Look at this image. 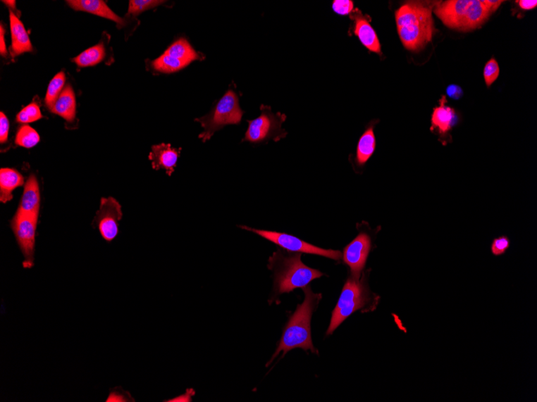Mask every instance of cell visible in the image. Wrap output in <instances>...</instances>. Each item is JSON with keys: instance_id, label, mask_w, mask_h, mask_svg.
Segmentation results:
<instances>
[{"instance_id": "d6986e66", "label": "cell", "mask_w": 537, "mask_h": 402, "mask_svg": "<svg viewBox=\"0 0 537 402\" xmlns=\"http://www.w3.org/2000/svg\"><path fill=\"white\" fill-rule=\"evenodd\" d=\"M25 184L24 177L14 169L2 168L0 170V201L7 203L13 199V191Z\"/></svg>"}, {"instance_id": "9a60e30c", "label": "cell", "mask_w": 537, "mask_h": 402, "mask_svg": "<svg viewBox=\"0 0 537 402\" xmlns=\"http://www.w3.org/2000/svg\"><path fill=\"white\" fill-rule=\"evenodd\" d=\"M71 8L75 11H85L95 15L102 17L116 23L119 27L127 25V21L119 17L108 7L105 1L102 0H70L66 1Z\"/></svg>"}, {"instance_id": "d6a6232c", "label": "cell", "mask_w": 537, "mask_h": 402, "mask_svg": "<svg viewBox=\"0 0 537 402\" xmlns=\"http://www.w3.org/2000/svg\"><path fill=\"white\" fill-rule=\"evenodd\" d=\"M4 35L5 30L3 25H1V26H0V42H0V54H1L3 56H6L8 54L7 47H6Z\"/></svg>"}, {"instance_id": "cb8c5ba5", "label": "cell", "mask_w": 537, "mask_h": 402, "mask_svg": "<svg viewBox=\"0 0 537 402\" xmlns=\"http://www.w3.org/2000/svg\"><path fill=\"white\" fill-rule=\"evenodd\" d=\"M39 140L41 139L37 132L30 125H24L17 132L15 142L17 146L31 149L37 146Z\"/></svg>"}, {"instance_id": "52a82bcc", "label": "cell", "mask_w": 537, "mask_h": 402, "mask_svg": "<svg viewBox=\"0 0 537 402\" xmlns=\"http://www.w3.org/2000/svg\"><path fill=\"white\" fill-rule=\"evenodd\" d=\"M261 115L258 118L247 120L249 127L242 142H249L259 144L272 139L279 142L288 136V132L283 129V124L287 116L281 113H274L271 107L261 105Z\"/></svg>"}, {"instance_id": "7a4b0ae2", "label": "cell", "mask_w": 537, "mask_h": 402, "mask_svg": "<svg viewBox=\"0 0 537 402\" xmlns=\"http://www.w3.org/2000/svg\"><path fill=\"white\" fill-rule=\"evenodd\" d=\"M504 1L449 0L437 2L434 13L452 30L470 32L481 27Z\"/></svg>"}, {"instance_id": "5b68a950", "label": "cell", "mask_w": 537, "mask_h": 402, "mask_svg": "<svg viewBox=\"0 0 537 402\" xmlns=\"http://www.w3.org/2000/svg\"><path fill=\"white\" fill-rule=\"evenodd\" d=\"M244 111L239 105V96L232 89H228L221 99L216 103L208 114L195 122L201 124L204 131L199 135V139L204 143L207 142L216 132L226 125H239L242 122Z\"/></svg>"}, {"instance_id": "3957f363", "label": "cell", "mask_w": 537, "mask_h": 402, "mask_svg": "<svg viewBox=\"0 0 537 402\" xmlns=\"http://www.w3.org/2000/svg\"><path fill=\"white\" fill-rule=\"evenodd\" d=\"M302 289L305 293V300L300 304L292 317L290 318L276 352L266 366L270 365L281 352L282 358L290 350L298 348L304 349L305 351L311 350L312 353H317L311 340V320L319 301H321L322 295L314 293L309 286Z\"/></svg>"}, {"instance_id": "83f0119b", "label": "cell", "mask_w": 537, "mask_h": 402, "mask_svg": "<svg viewBox=\"0 0 537 402\" xmlns=\"http://www.w3.org/2000/svg\"><path fill=\"white\" fill-rule=\"evenodd\" d=\"M354 8V4L350 0H335L333 9L336 14L340 15H350Z\"/></svg>"}, {"instance_id": "836d02e7", "label": "cell", "mask_w": 537, "mask_h": 402, "mask_svg": "<svg viewBox=\"0 0 537 402\" xmlns=\"http://www.w3.org/2000/svg\"><path fill=\"white\" fill-rule=\"evenodd\" d=\"M6 5L9 6L10 10L16 9V1H3Z\"/></svg>"}, {"instance_id": "30bf717a", "label": "cell", "mask_w": 537, "mask_h": 402, "mask_svg": "<svg viewBox=\"0 0 537 402\" xmlns=\"http://www.w3.org/2000/svg\"><path fill=\"white\" fill-rule=\"evenodd\" d=\"M239 227L260 235L261 237L271 241V242L279 246L280 248L290 252H295V253L321 256L336 261L340 260L342 256L340 251L319 249L318 246L304 242V241L288 234L257 230L247 226H240Z\"/></svg>"}, {"instance_id": "2e32d148", "label": "cell", "mask_w": 537, "mask_h": 402, "mask_svg": "<svg viewBox=\"0 0 537 402\" xmlns=\"http://www.w3.org/2000/svg\"><path fill=\"white\" fill-rule=\"evenodd\" d=\"M10 27L11 33V51L13 56L32 51V45L24 25L13 11L10 10Z\"/></svg>"}, {"instance_id": "603a6c76", "label": "cell", "mask_w": 537, "mask_h": 402, "mask_svg": "<svg viewBox=\"0 0 537 402\" xmlns=\"http://www.w3.org/2000/svg\"><path fill=\"white\" fill-rule=\"evenodd\" d=\"M66 80L65 73L61 72L57 73L53 80H51L44 99L45 105H47L49 110L53 108L57 99H59L63 88H64Z\"/></svg>"}, {"instance_id": "9c48e42d", "label": "cell", "mask_w": 537, "mask_h": 402, "mask_svg": "<svg viewBox=\"0 0 537 402\" xmlns=\"http://www.w3.org/2000/svg\"><path fill=\"white\" fill-rule=\"evenodd\" d=\"M38 218L39 214L25 215L16 212L11 221V228L25 258L23 262L25 268H31L34 265Z\"/></svg>"}, {"instance_id": "e0dca14e", "label": "cell", "mask_w": 537, "mask_h": 402, "mask_svg": "<svg viewBox=\"0 0 537 402\" xmlns=\"http://www.w3.org/2000/svg\"><path fill=\"white\" fill-rule=\"evenodd\" d=\"M39 206H41V193H39V183L36 176L32 175L25 184L24 193L16 212L25 215L39 214Z\"/></svg>"}, {"instance_id": "ac0fdd59", "label": "cell", "mask_w": 537, "mask_h": 402, "mask_svg": "<svg viewBox=\"0 0 537 402\" xmlns=\"http://www.w3.org/2000/svg\"><path fill=\"white\" fill-rule=\"evenodd\" d=\"M76 96L70 84L63 89L59 99L51 108V112L72 123L76 118Z\"/></svg>"}, {"instance_id": "7c38bea8", "label": "cell", "mask_w": 537, "mask_h": 402, "mask_svg": "<svg viewBox=\"0 0 537 402\" xmlns=\"http://www.w3.org/2000/svg\"><path fill=\"white\" fill-rule=\"evenodd\" d=\"M372 248V241L366 233H361L348 244L344 251V261L350 266L352 277L361 278V274L366 263L367 258Z\"/></svg>"}, {"instance_id": "1f68e13d", "label": "cell", "mask_w": 537, "mask_h": 402, "mask_svg": "<svg viewBox=\"0 0 537 402\" xmlns=\"http://www.w3.org/2000/svg\"><path fill=\"white\" fill-rule=\"evenodd\" d=\"M517 3L519 6V8L523 10H532L536 8L537 6L536 0L534 1L533 0H521V1H517Z\"/></svg>"}, {"instance_id": "ba28073f", "label": "cell", "mask_w": 537, "mask_h": 402, "mask_svg": "<svg viewBox=\"0 0 537 402\" xmlns=\"http://www.w3.org/2000/svg\"><path fill=\"white\" fill-rule=\"evenodd\" d=\"M205 56L197 51L187 39L176 40L159 58L151 63L152 70L161 73H174L190 65L193 61H202Z\"/></svg>"}, {"instance_id": "d4e9b609", "label": "cell", "mask_w": 537, "mask_h": 402, "mask_svg": "<svg viewBox=\"0 0 537 402\" xmlns=\"http://www.w3.org/2000/svg\"><path fill=\"white\" fill-rule=\"evenodd\" d=\"M43 118L41 108H39L37 103L32 102L17 114L16 122L26 125L37 122V120Z\"/></svg>"}, {"instance_id": "5bb4252c", "label": "cell", "mask_w": 537, "mask_h": 402, "mask_svg": "<svg viewBox=\"0 0 537 402\" xmlns=\"http://www.w3.org/2000/svg\"><path fill=\"white\" fill-rule=\"evenodd\" d=\"M181 149L173 148L171 144L165 143L152 146L148 156L152 162V168L155 170H164L168 176H171L175 171Z\"/></svg>"}, {"instance_id": "484cf974", "label": "cell", "mask_w": 537, "mask_h": 402, "mask_svg": "<svg viewBox=\"0 0 537 402\" xmlns=\"http://www.w3.org/2000/svg\"><path fill=\"white\" fill-rule=\"evenodd\" d=\"M166 3L159 0H130L127 15L138 16L144 11L156 8Z\"/></svg>"}, {"instance_id": "44dd1931", "label": "cell", "mask_w": 537, "mask_h": 402, "mask_svg": "<svg viewBox=\"0 0 537 402\" xmlns=\"http://www.w3.org/2000/svg\"><path fill=\"white\" fill-rule=\"evenodd\" d=\"M376 149V137L374 131V126L364 132L358 142L357 149V163L358 165L362 166L366 163L369 159L372 157Z\"/></svg>"}, {"instance_id": "8fae6325", "label": "cell", "mask_w": 537, "mask_h": 402, "mask_svg": "<svg viewBox=\"0 0 537 402\" xmlns=\"http://www.w3.org/2000/svg\"><path fill=\"white\" fill-rule=\"evenodd\" d=\"M123 219L122 206L112 197L102 198L94 218V227L101 237L111 243L119 233V222Z\"/></svg>"}, {"instance_id": "6da1fadb", "label": "cell", "mask_w": 537, "mask_h": 402, "mask_svg": "<svg viewBox=\"0 0 537 402\" xmlns=\"http://www.w3.org/2000/svg\"><path fill=\"white\" fill-rule=\"evenodd\" d=\"M433 8L420 1H410L400 7L395 13L397 32L404 47L419 51L432 42L434 27Z\"/></svg>"}, {"instance_id": "277c9868", "label": "cell", "mask_w": 537, "mask_h": 402, "mask_svg": "<svg viewBox=\"0 0 537 402\" xmlns=\"http://www.w3.org/2000/svg\"><path fill=\"white\" fill-rule=\"evenodd\" d=\"M301 253L278 250L268 258V268L273 273V292L276 296L302 289L323 277L318 270L305 265Z\"/></svg>"}, {"instance_id": "ffe728a7", "label": "cell", "mask_w": 537, "mask_h": 402, "mask_svg": "<svg viewBox=\"0 0 537 402\" xmlns=\"http://www.w3.org/2000/svg\"><path fill=\"white\" fill-rule=\"evenodd\" d=\"M445 96L440 101V106L434 108L432 114L431 130L436 129L441 135L448 134L455 123L456 114L452 108L445 105Z\"/></svg>"}, {"instance_id": "4fadbf2b", "label": "cell", "mask_w": 537, "mask_h": 402, "mask_svg": "<svg viewBox=\"0 0 537 402\" xmlns=\"http://www.w3.org/2000/svg\"><path fill=\"white\" fill-rule=\"evenodd\" d=\"M353 21V32L359 38L365 48L380 56L382 55L381 47L378 37L370 25L371 19L368 15L362 14L359 9L353 10L350 14Z\"/></svg>"}, {"instance_id": "f546056e", "label": "cell", "mask_w": 537, "mask_h": 402, "mask_svg": "<svg viewBox=\"0 0 537 402\" xmlns=\"http://www.w3.org/2000/svg\"><path fill=\"white\" fill-rule=\"evenodd\" d=\"M9 134V122L7 116L0 113V143L4 144L8 142Z\"/></svg>"}, {"instance_id": "7402d4cb", "label": "cell", "mask_w": 537, "mask_h": 402, "mask_svg": "<svg viewBox=\"0 0 537 402\" xmlns=\"http://www.w3.org/2000/svg\"><path fill=\"white\" fill-rule=\"evenodd\" d=\"M106 50L104 44H99L83 51L73 61L80 68L92 67L104 60Z\"/></svg>"}, {"instance_id": "8992f818", "label": "cell", "mask_w": 537, "mask_h": 402, "mask_svg": "<svg viewBox=\"0 0 537 402\" xmlns=\"http://www.w3.org/2000/svg\"><path fill=\"white\" fill-rule=\"evenodd\" d=\"M371 303H373V298L369 290L365 275L362 279L353 277L348 278L342 291L338 303L334 309L327 335L333 334L335 330L353 313L359 309H364Z\"/></svg>"}, {"instance_id": "f1b7e54d", "label": "cell", "mask_w": 537, "mask_h": 402, "mask_svg": "<svg viewBox=\"0 0 537 402\" xmlns=\"http://www.w3.org/2000/svg\"><path fill=\"white\" fill-rule=\"evenodd\" d=\"M510 240L506 237H501L494 239L493 244H491V251H493L495 256H501L505 254L508 249H510Z\"/></svg>"}, {"instance_id": "4dcf8cb0", "label": "cell", "mask_w": 537, "mask_h": 402, "mask_svg": "<svg viewBox=\"0 0 537 402\" xmlns=\"http://www.w3.org/2000/svg\"><path fill=\"white\" fill-rule=\"evenodd\" d=\"M447 93L451 99L459 100L464 95V91H462L460 86L457 84H450L447 88Z\"/></svg>"}, {"instance_id": "4316f807", "label": "cell", "mask_w": 537, "mask_h": 402, "mask_svg": "<svg viewBox=\"0 0 537 402\" xmlns=\"http://www.w3.org/2000/svg\"><path fill=\"white\" fill-rule=\"evenodd\" d=\"M500 75V67L498 63L493 58L490 59L487 64H486L483 71V76L485 79L486 84L488 87H490L493 84Z\"/></svg>"}]
</instances>
